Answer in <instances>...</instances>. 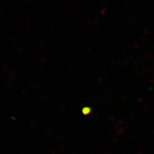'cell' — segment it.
<instances>
[{"label": "cell", "mask_w": 154, "mask_h": 154, "mask_svg": "<svg viewBox=\"0 0 154 154\" xmlns=\"http://www.w3.org/2000/svg\"><path fill=\"white\" fill-rule=\"evenodd\" d=\"M82 114L84 115L88 116L92 112V109H91V108L89 107H85L82 109Z\"/></svg>", "instance_id": "obj_1"}]
</instances>
